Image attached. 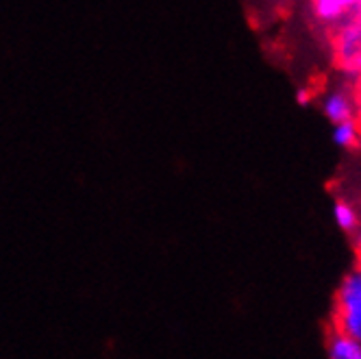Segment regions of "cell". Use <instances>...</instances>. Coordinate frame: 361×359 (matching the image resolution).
I'll use <instances>...</instances> for the list:
<instances>
[{
	"label": "cell",
	"instance_id": "obj_3",
	"mask_svg": "<svg viewBox=\"0 0 361 359\" xmlns=\"http://www.w3.org/2000/svg\"><path fill=\"white\" fill-rule=\"evenodd\" d=\"M335 48L342 61L350 63L361 57V24L359 22H346L335 39Z\"/></svg>",
	"mask_w": 361,
	"mask_h": 359
},
{
	"label": "cell",
	"instance_id": "obj_6",
	"mask_svg": "<svg viewBox=\"0 0 361 359\" xmlns=\"http://www.w3.org/2000/svg\"><path fill=\"white\" fill-rule=\"evenodd\" d=\"M359 140V129H357V124L355 120L350 122H342V124H333V129H331V142L342 148V150H348L357 144Z\"/></svg>",
	"mask_w": 361,
	"mask_h": 359
},
{
	"label": "cell",
	"instance_id": "obj_5",
	"mask_svg": "<svg viewBox=\"0 0 361 359\" xmlns=\"http://www.w3.org/2000/svg\"><path fill=\"white\" fill-rule=\"evenodd\" d=\"M333 218H335V224H338L344 233H355L359 226V216H357L355 207L340 198L333 205Z\"/></svg>",
	"mask_w": 361,
	"mask_h": 359
},
{
	"label": "cell",
	"instance_id": "obj_4",
	"mask_svg": "<svg viewBox=\"0 0 361 359\" xmlns=\"http://www.w3.org/2000/svg\"><path fill=\"white\" fill-rule=\"evenodd\" d=\"M324 351L326 359H361V344L335 329L329 331Z\"/></svg>",
	"mask_w": 361,
	"mask_h": 359
},
{
	"label": "cell",
	"instance_id": "obj_1",
	"mask_svg": "<svg viewBox=\"0 0 361 359\" xmlns=\"http://www.w3.org/2000/svg\"><path fill=\"white\" fill-rule=\"evenodd\" d=\"M333 329L361 344V266L348 270L335 292Z\"/></svg>",
	"mask_w": 361,
	"mask_h": 359
},
{
	"label": "cell",
	"instance_id": "obj_7",
	"mask_svg": "<svg viewBox=\"0 0 361 359\" xmlns=\"http://www.w3.org/2000/svg\"><path fill=\"white\" fill-rule=\"evenodd\" d=\"M314 9L320 20L335 22L346 13L344 9H348V3H342V0H320V3L314 5Z\"/></svg>",
	"mask_w": 361,
	"mask_h": 359
},
{
	"label": "cell",
	"instance_id": "obj_2",
	"mask_svg": "<svg viewBox=\"0 0 361 359\" xmlns=\"http://www.w3.org/2000/svg\"><path fill=\"white\" fill-rule=\"evenodd\" d=\"M320 111L331 124L350 122L357 114V98L344 85L331 87L320 96Z\"/></svg>",
	"mask_w": 361,
	"mask_h": 359
}]
</instances>
